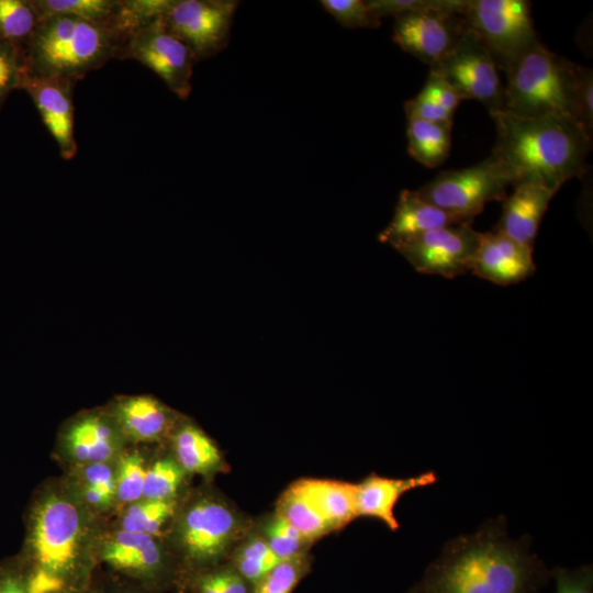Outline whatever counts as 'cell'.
Masks as SVG:
<instances>
[{"label": "cell", "instance_id": "6da1fadb", "mask_svg": "<svg viewBox=\"0 0 593 593\" xmlns=\"http://www.w3.org/2000/svg\"><path fill=\"white\" fill-rule=\"evenodd\" d=\"M104 528L66 477L45 482L29 510L20 562L31 593H70L87 585Z\"/></svg>", "mask_w": 593, "mask_h": 593}, {"label": "cell", "instance_id": "7a4b0ae2", "mask_svg": "<svg viewBox=\"0 0 593 593\" xmlns=\"http://www.w3.org/2000/svg\"><path fill=\"white\" fill-rule=\"evenodd\" d=\"M549 579L529 537L512 539L499 516L450 539L409 593H538Z\"/></svg>", "mask_w": 593, "mask_h": 593}, {"label": "cell", "instance_id": "3957f363", "mask_svg": "<svg viewBox=\"0 0 593 593\" xmlns=\"http://www.w3.org/2000/svg\"><path fill=\"white\" fill-rule=\"evenodd\" d=\"M490 114L496 126L491 156L511 186L532 183L556 193L564 182L585 172L592 139L573 119L521 118L505 111Z\"/></svg>", "mask_w": 593, "mask_h": 593}, {"label": "cell", "instance_id": "277c9868", "mask_svg": "<svg viewBox=\"0 0 593 593\" xmlns=\"http://www.w3.org/2000/svg\"><path fill=\"white\" fill-rule=\"evenodd\" d=\"M123 44L114 20L94 23L64 15L42 19L25 45L27 74L77 82L116 58Z\"/></svg>", "mask_w": 593, "mask_h": 593}, {"label": "cell", "instance_id": "5b68a950", "mask_svg": "<svg viewBox=\"0 0 593 593\" xmlns=\"http://www.w3.org/2000/svg\"><path fill=\"white\" fill-rule=\"evenodd\" d=\"M577 66L539 42L506 72L502 111L521 118L561 115L578 122Z\"/></svg>", "mask_w": 593, "mask_h": 593}, {"label": "cell", "instance_id": "8992f818", "mask_svg": "<svg viewBox=\"0 0 593 593\" xmlns=\"http://www.w3.org/2000/svg\"><path fill=\"white\" fill-rule=\"evenodd\" d=\"M462 16L505 72L539 43L529 1L467 0Z\"/></svg>", "mask_w": 593, "mask_h": 593}, {"label": "cell", "instance_id": "52a82bcc", "mask_svg": "<svg viewBox=\"0 0 593 593\" xmlns=\"http://www.w3.org/2000/svg\"><path fill=\"white\" fill-rule=\"evenodd\" d=\"M508 186L507 177L490 155L471 167L439 172L416 192L428 203L471 224L486 203L506 198Z\"/></svg>", "mask_w": 593, "mask_h": 593}, {"label": "cell", "instance_id": "ba28073f", "mask_svg": "<svg viewBox=\"0 0 593 593\" xmlns=\"http://www.w3.org/2000/svg\"><path fill=\"white\" fill-rule=\"evenodd\" d=\"M496 68L475 33L467 29L429 70L439 75L462 100L479 101L493 113L504 108V87Z\"/></svg>", "mask_w": 593, "mask_h": 593}, {"label": "cell", "instance_id": "9c48e42d", "mask_svg": "<svg viewBox=\"0 0 593 593\" xmlns=\"http://www.w3.org/2000/svg\"><path fill=\"white\" fill-rule=\"evenodd\" d=\"M238 3L235 0H171L161 21L190 48L198 63L227 46Z\"/></svg>", "mask_w": 593, "mask_h": 593}, {"label": "cell", "instance_id": "30bf717a", "mask_svg": "<svg viewBox=\"0 0 593 593\" xmlns=\"http://www.w3.org/2000/svg\"><path fill=\"white\" fill-rule=\"evenodd\" d=\"M116 59H133L147 67L180 100H187L192 91L194 55L161 20L134 32L120 48Z\"/></svg>", "mask_w": 593, "mask_h": 593}, {"label": "cell", "instance_id": "8fae6325", "mask_svg": "<svg viewBox=\"0 0 593 593\" xmlns=\"http://www.w3.org/2000/svg\"><path fill=\"white\" fill-rule=\"evenodd\" d=\"M236 532V517L223 502L200 497L178 516L174 539L189 561L206 564L225 552Z\"/></svg>", "mask_w": 593, "mask_h": 593}, {"label": "cell", "instance_id": "7c38bea8", "mask_svg": "<svg viewBox=\"0 0 593 593\" xmlns=\"http://www.w3.org/2000/svg\"><path fill=\"white\" fill-rule=\"evenodd\" d=\"M480 237L470 224H459L426 232L395 248L418 272L452 279L471 271Z\"/></svg>", "mask_w": 593, "mask_h": 593}, {"label": "cell", "instance_id": "4fadbf2b", "mask_svg": "<svg viewBox=\"0 0 593 593\" xmlns=\"http://www.w3.org/2000/svg\"><path fill=\"white\" fill-rule=\"evenodd\" d=\"M118 424L109 410L83 412L61 428L57 456L69 468L89 463L115 462L126 449Z\"/></svg>", "mask_w": 593, "mask_h": 593}, {"label": "cell", "instance_id": "5bb4252c", "mask_svg": "<svg viewBox=\"0 0 593 593\" xmlns=\"http://www.w3.org/2000/svg\"><path fill=\"white\" fill-rule=\"evenodd\" d=\"M98 561L142 582L158 583L167 574L170 559L160 536L104 528L98 549Z\"/></svg>", "mask_w": 593, "mask_h": 593}, {"label": "cell", "instance_id": "9a60e30c", "mask_svg": "<svg viewBox=\"0 0 593 593\" xmlns=\"http://www.w3.org/2000/svg\"><path fill=\"white\" fill-rule=\"evenodd\" d=\"M467 29L460 13L410 12L394 18L393 41L402 51L432 67L455 46Z\"/></svg>", "mask_w": 593, "mask_h": 593}, {"label": "cell", "instance_id": "2e32d148", "mask_svg": "<svg viewBox=\"0 0 593 593\" xmlns=\"http://www.w3.org/2000/svg\"><path fill=\"white\" fill-rule=\"evenodd\" d=\"M76 83L68 79L26 74L20 87V90H24L32 99L65 160H71L77 154L74 107Z\"/></svg>", "mask_w": 593, "mask_h": 593}, {"label": "cell", "instance_id": "e0dca14e", "mask_svg": "<svg viewBox=\"0 0 593 593\" xmlns=\"http://www.w3.org/2000/svg\"><path fill=\"white\" fill-rule=\"evenodd\" d=\"M471 271L497 286H511L533 276V248L493 231L481 233Z\"/></svg>", "mask_w": 593, "mask_h": 593}, {"label": "cell", "instance_id": "ac0fdd59", "mask_svg": "<svg viewBox=\"0 0 593 593\" xmlns=\"http://www.w3.org/2000/svg\"><path fill=\"white\" fill-rule=\"evenodd\" d=\"M503 201V210L494 231L534 249L541 220L556 194L544 187L521 183Z\"/></svg>", "mask_w": 593, "mask_h": 593}, {"label": "cell", "instance_id": "d6986e66", "mask_svg": "<svg viewBox=\"0 0 593 593\" xmlns=\"http://www.w3.org/2000/svg\"><path fill=\"white\" fill-rule=\"evenodd\" d=\"M437 475L426 471L415 477L403 479L384 478L378 474L368 475L356 483V512L358 516L378 518L391 530L399 528L394 508L400 497L414 489L434 484Z\"/></svg>", "mask_w": 593, "mask_h": 593}, {"label": "cell", "instance_id": "ffe728a7", "mask_svg": "<svg viewBox=\"0 0 593 593\" xmlns=\"http://www.w3.org/2000/svg\"><path fill=\"white\" fill-rule=\"evenodd\" d=\"M459 224L469 223L423 200L416 190L404 189L392 221L379 238L396 247L426 232Z\"/></svg>", "mask_w": 593, "mask_h": 593}, {"label": "cell", "instance_id": "44dd1931", "mask_svg": "<svg viewBox=\"0 0 593 593\" xmlns=\"http://www.w3.org/2000/svg\"><path fill=\"white\" fill-rule=\"evenodd\" d=\"M127 444L155 443L169 430V410L149 395L118 399L108 409Z\"/></svg>", "mask_w": 593, "mask_h": 593}, {"label": "cell", "instance_id": "7402d4cb", "mask_svg": "<svg viewBox=\"0 0 593 593\" xmlns=\"http://www.w3.org/2000/svg\"><path fill=\"white\" fill-rule=\"evenodd\" d=\"M294 485L316 506L331 529L344 527L357 517L356 483L305 479Z\"/></svg>", "mask_w": 593, "mask_h": 593}, {"label": "cell", "instance_id": "603a6c76", "mask_svg": "<svg viewBox=\"0 0 593 593\" xmlns=\"http://www.w3.org/2000/svg\"><path fill=\"white\" fill-rule=\"evenodd\" d=\"M462 99L436 72L429 70L424 87L404 104L407 119H419L451 127L454 114Z\"/></svg>", "mask_w": 593, "mask_h": 593}, {"label": "cell", "instance_id": "cb8c5ba5", "mask_svg": "<svg viewBox=\"0 0 593 593\" xmlns=\"http://www.w3.org/2000/svg\"><path fill=\"white\" fill-rule=\"evenodd\" d=\"M174 451L175 459L186 472L208 474L222 463L221 454L212 439L191 424L176 432Z\"/></svg>", "mask_w": 593, "mask_h": 593}, {"label": "cell", "instance_id": "d4e9b609", "mask_svg": "<svg viewBox=\"0 0 593 593\" xmlns=\"http://www.w3.org/2000/svg\"><path fill=\"white\" fill-rule=\"evenodd\" d=\"M451 127L419 119H407V149L419 164L435 168L448 158Z\"/></svg>", "mask_w": 593, "mask_h": 593}, {"label": "cell", "instance_id": "484cf974", "mask_svg": "<svg viewBox=\"0 0 593 593\" xmlns=\"http://www.w3.org/2000/svg\"><path fill=\"white\" fill-rule=\"evenodd\" d=\"M177 503L171 500L142 499L124 506L114 527L160 536L164 525L175 516Z\"/></svg>", "mask_w": 593, "mask_h": 593}, {"label": "cell", "instance_id": "4316f807", "mask_svg": "<svg viewBox=\"0 0 593 593\" xmlns=\"http://www.w3.org/2000/svg\"><path fill=\"white\" fill-rule=\"evenodd\" d=\"M278 515L294 527L304 540L332 530L316 506L294 484L279 501Z\"/></svg>", "mask_w": 593, "mask_h": 593}, {"label": "cell", "instance_id": "83f0119b", "mask_svg": "<svg viewBox=\"0 0 593 593\" xmlns=\"http://www.w3.org/2000/svg\"><path fill=\"white\" fill-rule=\"evenodd\" d=\"M40 20L49 16H72L80 20L108 23L114 20L121 0H31Z\"/></svg>", "mask_w": 593, "mask_h": 593}, {"label": "cell", "instance_id": "f1b7e54d", "mask_svg": "<svg viewBox=\"0 0 593 593\" xmlns=\"http://www.w3.org/2000/svg\"><path fill=\"white\" fill-rule=\"evenodd\" d=\"M146 470L145 458L137 449L126 448L122 452L115 471L116 506H126L143 499Z\"/></svg>", "mask_w": 593, "mask_h": 593}, {"label": "cell", "instance_id": "f546056e", "mask_svg": "<svg viewBox=\"0 0 593 593\" xmlns=\"http://www.w3.org/2000/svg\"><path fill=\"white\" fill-rule=\"evenodd\" d=\"M38 22L31 0H0V40L25 46Z\"/></svg>", "mask_w": 593, "mask_h": 593}, {"label": "cell", "instance_id": "4dcf8cb0", "mask_svg": "<svg viewBox=\"0 0 593 593\" xmlns=\"http://www.w3.org/2000/svg\"><path fill=\"white\" fill-rule=\"evenodd\" d=\"M186 471L175 458L164 457L147 466L143 499L171 500L175 499Z\"/></svg>", "mask_w": 593, "mask_h": 593}, {"label": "cell", "instance_id": "1f68e13d", "mask_svg": "<svg viewBox=\"0 0 593 593\" xmlns=\"http://www.w3.org/2000/svg\"><path fill=\"white\" fill-rule=\"evenodd\" d=\"M27 74L25 46L0 40V111Z\"/></svg>", "mask_w": 593, "mask_h": 593}, {"label": "cell", "instance_id": "d6a6232c", "mask_svg": "<svg viewBox=\"0 0 593 593\" xmlns=\"http://www.w3.org/2000/svg\"><path fill=\"white\" fill-rule=\"evenodd\" d=\"M371 13L379 20L410 12L446 11L462 14L467 0H368Z\"/></svg>", "mask_w": 593, "mask_h": 593}, {"label": "cell", "instance_id": "836d02e7", "mask_svg": "<svg viewBox=\"0 0 593 593\" xmlns=\"http://www.w3.org/2000/svg\"><path fill=\"white\" fill-rule=\"evenodd\" d=\"M305 568L306 561L300 555L282 560L255 584L254 593H291Z\"/></svg>", "mask_w": 593, "mask_h": 593}, {"label": "cell", "instance_id": "e575fe53", "mask_svg": "<svg viewBox=\"0 0 593 593\" xmlns=\"http://www.w3.org/2000/svg\"><path fill=\"white\" fill-rule=\"evenodd\" d=\"M322 7L340 25L348 29H376L381 20L377 19L362 0H322Z\"/></svg>", "mask_w": 593, "mask_h": 593}, {"label": "cell", "instance_id": "d590c367", "mask_svg": "<svg viewBox=\"0 0 593 593\" xmlns=\"http://www.w3.org/2000/svg\"><path fill=\"white\" fill-rule=\"evenodd\" d=\"M267 544L282 561L299 556L304 539L284 518L277 514L267 527Z\"/></svg>", "mask_w": 593, "mask_h": 593}, {"label": "cell", "instance_id": "8d00e7d4", "mask_svg": "<svg viewBox=\"0 0 593 593\" xmlns=\"http://www.w3.org/2000/svg\"><path fill=\"white\" fill-rule=\"evenodd\" d=\"M116 462L70 467L66 477L76 483L100 486L107 493L115 496Z\"/></svg>", "mask_w": 593, "mask_h": 593}, {"label": "cell", "instance_id": "74e56055", "mask_svg": "<svg viewBox=\"0 0 593 593\" xmlns=\"http://www.w3.org/2000/svg\"><path fill=\"white\" fill-rule=\"evenodd\" d=\"M575 102L578 122L590 139L593 137V71L577 66Z\"/></svg>", "mask_w": 593, "mask_h": 593}, {"label": "cell", "instance_id": "f35d334b", "mask_svg": "<svg viewBox=\"0 0 593 593\" xmlns=\"http://www.w3.org/2000/svg\"><path fill=\"white\" fill-rule=\"evenodd\" d=\"M556 593H593V569L585 564L577 569L556 567L550 571Z\"/></svg>", "mask_w": 593, "mask_h": 593}, {"label": "cell", "instance_id": "ab89813d", "mask_svg": "<svg viewBox=\"0 0 593 593\" xmlns=\"http://www.w3.org/2000/svg\"><path fill=\"white\" fill-rule=\"evenodd\" d=\"M195 590L197 593H248L245 580L232 570H220L199 577Z\"/></svg>", "mask_w": 593, "mask_h": 593}, {"label": "cell", "instance_id": "60d3db41", "mask_svg": "<svg viewBox=\"0 0 593 593\" xmlns=\"http://www.w3.org/2000/svg\"><path fill=\"white\" fill-rule=\"evenodd\" d=\"M0 593H31L20 562L0 567Z\"/></svg>", "mask_w": 593, "mask_h": 593}, {"label": "cell", "instance_id": "b9f144b4", "mask_svg": "<svg viewBox=\"0 0 593 593\" xmlns=\"http://www.w3.org/2000/svg\"><path fill=\"white\" fill-rule=\"evenodd\" d=\"M239 557L255 559L271 567L277 566L281 560L273 553L265 539L255 538L247 542L238 553Z\"/></svg>", "mask_w": 593, "mask_h": 593}, {"label": "cell", "instance_id": "7bdbcfd3", "mask_svg": "<svg viewBox=\"0 0 593 593\" xmlns=\"http://www.w3.org/2000/svg\"><path fill=\"white\" fill-rule=\"evenodd\" d=\"M70 593H99L97 590L88 586V585H85L82 588H79Z\"/></svg>", "mask_w": 593, "mask_h": 593}, {"label": "cell", "instance_id": "ee69618b", "mask_svg": "<svg viewBox=\"0 0 593 593\" xmlns=\"http://www.w3.org/2000/svg\"><path fill=\"white\" fill-rule=\"evenodd\" d=\"M116 593H150L148 589L146 590H138V589H127V590H121Z\"/></svg>", "mask_w": 593, "mask_h": 593}]
</instances>
